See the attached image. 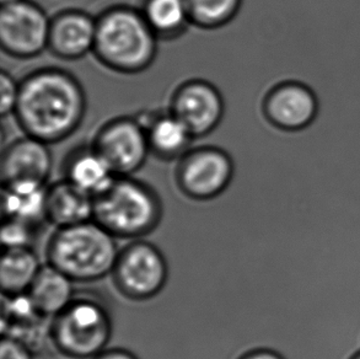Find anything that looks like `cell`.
<instances>
[{"label": "cell", "instance_id": "4316f807", "mask_svg": "<svg viewBox=\"0 0 360 359\" xmlns=\"http://www.w3.org/2000/svg\"><path fill=\"white\" fill-rule=\"evenodd\" d=\"M20 0H0V3H1V6H4V5L14 4V3H18Z\"/></svg>", "mask_w": 360, "mask_h": 359}, {"label": "cell", "instance_id": "6da1fadb", "mask_svg": "<svg viewBox=\"0 0 360 359\" xmlns=\"http://www.w3.org/2000/svg\"><path fill=\"white\" fill-rule=\"evenodd\" d=\"M86 112V96L73 74L44 68L20 82L14 116L25 136L47 144L67 139L78 130Z\"/></svg>", "mask_w": 360, "mask_h": 359}, {"label": "cell", "instance_id": "d4e9b609", "mask_svg": "<svg viewBox=\"0 0 360 359\" xmlns=\"http://www.w3.org/2000/svg\"><path fill=\"white\" fill-rule=\"evenodd\" d=\"M239 359H285L277 351L271 348H256L243 353Z\"/></svg>", "mask_w": 360, "mask_h": 359}, {"label": "cell", "instance_id": "52a82bcc", "mask_svg": "<svg viewBox=\"0 0 360 359\" xmlns=\"http://www.w3.org/2000/svg\"><path fill=\"white\" fill-rule=\"evenodd\" d=\"M234 177V163L226 151L215 146L188 151L180 158L176 184L186 197L195 201L217 199Z\"/></svg>", "mask_w": 360, "mask_h": 359}, {"label": "cell", "instance_id": "83f0119b", "mask_svg": "<svg viewBox=\"0 0 360 359\" xmlns=\"http://www.w3.org/2000/svg\"><path fill=\"white\" fill-rule=\"evenodd\" d=\"M349 359H360V350L356 351L354 355H352L351 357H349Z\"/></svg>", "mask_w": 360, "mask_h": 359}, {"label": "cell", "instance_id": "5b68a950", "mask_svg": "<svg viewBox=\"0 0 360 359\" xmlns=\"http://www.w3.org/2000/svg\"><path fill=\"white\" fill-rule=\"evenodd\" d=\"M112 336V321L108 309L98 301L74 299L58 315L52 317L49 339L69 358L91 359L108 348Z\"/></svg>", "mask_w": 360, "mask_h": 359}, {"label": "cell", "instance_id": "44dd1931", "mask_svg": "<svg viewBox=\"0 0 360 359\" xmlns=\"http://www.w3.org/2000/svg\"><path fill=\"white\" fill-rule=\"evenodd\" d=\"M191 24L214 30L229 24L239 14L243 0H186Z\"/></svg>", "mask_w": 360, "mask_h": 359}, {"label": "cell", "instance_id": "603a6c76", "mask_svg": "<svg viewBox=\"0 0 360 359\" xmlns=\"http://www.w3.org/2000/svg\"><path fill=\"white\" fill-rule=\"evenodd\" d=\"M0 113L6 117L14 115L15 108L19 101L20 83H18L11 74L3 70L0 74Z\"/></svg>", "mask_w": 360, "mask_h": 359}, {"label": "cell", "instance_id": "30bf717a", "mask_svg": "<svg viewBox=\"0 0 360 359\" xmlns=\"http://www.w3.org/2000/svg\"><path fill=\"white\" fill-rule=\"evenodd\" d=\"M170 112L185 125L193 138L208 136L224 116V101L213 84L200 79L180 85L171 99Z\"/></svg>", "mask_w": 360, "mask_h": 359}, {"label": "cell", "instance_id": "7a4b0ae2", "mask_svg": "<svg viewBox=\"0 0 360 359\" xmlns=\"http://www.w3.org/2000/svg\"><path fill=\"white\" fill-rule=\"evenodd\" d=\"M159 37L141 10L120 5L96 19L94 54L106 68L122 74L144 72L155 61Z\"/></svg>", "mask_w": 360, "mask_h": 359}, {"label": "cell", "instance_id": "ba28073f", "mask_svg": "<svg viewBox=\"0 0 360 359\" xmlns=\"http://www.w3.org/2000/svg\"><path fill=\"white\" fill-rule=\"evenodd\" d=\"M51 19L39 4L30 0L1 6V49L15 58L37 57L49 49Z\"/></svg>", "mask_w": 360, "mask_h": 359}, {"label": "cell", "instance_id": "3957f363", "mask_svg": "<svg viewBox=\"0 0 360 359\" xmlns=\"http://www.w3.org/2000/svg\"><path fill=\"white\" fill-rule=\"evenodd\" d=\"M120 250L116 238L95 220L59 228L47 244V261L72 281L103 279L111 275Z\"/></svg>", "mask_w": 360, "mask_h": 359}, {"label": "cell", "instance_id": "7c38bea8", "mask_svg": "<svg viewBox=\"0 0 360 359\" xmlns=\"http://www.w3.org/2000/svg\"><path fill=\"white\" fill-rule=\"evenodd\" d=\"M263 113L274 126L300 130L310 125L316 116V97L302 84H281L264 97Z\"/></svg>", "mask_w": 360, "mask_h": 359}, {"label": "cell", "instance_id": "484cf974", "mask_svg": "<svg viewBox=\"0 0 360 359\" xmlns=\"http://www.w3.org/2000/svg\"><path fill=\"white\" fill-rule=\"evenodd\" d=\"M94 359H138V357L133 355L131 351L123 348H106Z\"/></svg>", "mask_w": 360, "mask_h": 359}, {"label": "cell", "instance_id": "cb8c5ba5", "mask_svg": "<svg viewBox=\"0 0 360 359\" xmlns=\"http://www.w3.org/2000/svg\"><path fill=\"white\" fill-rule=\"evenodd\" d=\"M0 359H34V351L14 337L3 336L0 344Z\"/></svg>", "mask_w": 360, "mask_h": 359}, {"label": "cell", "instance_id": "2e32d148", "mask_svg": "<svg viewBox=\"0 0 360 359\" xmlns=\"http://www.w3.org/2000/svg\"><path fill=\"white\" fill-rule=\"evenodd\" d=\"M138 121L146 128L150 151L158 158L172 160L182 158L188 151L193 137L188 128L170 111L151 115L146 121Z\"/></svg>", "mask_w": 360, "mask_h": 359}, {"label": "cell", "instance_id": "4fadbf2b", "mask_svg": "<svg viewBox=\"0 0 360 359\" xmlns=\"http://www.w3.org/2000/svg\"><path fill=\"white\" fill-rule=\"evenodd\" d=\"M96 19L82 10H65L51 19L49 49L64 61H77L94 52Z\"/></svg>", "mask_w": 360, "mask_h": 359}, {"label": "cell", "instance_id": "9c48e42d", "mask_svg": "<svg viewBox=\"0 0 360 359\" xmlns=\"http://www.w3.org/2000/svg\"><path fill=\"white\" fill-rule=\"evenodd\" d=\"M93 146L116 176H131L141 170L151 153L146 128L136 118L128 117L106 123L95 137Z\"/></svg>", "mask_w": 360, "mask_h": 359}, {"label": "cell", "instance_id": "ffe728a7", "mask_svg": "<svg viewBox=\"0 0 360 359\" xmlns=\"http://www.w3.org/2000/svg\"><path fill=\"white\" fill-rule=\"evenodd\" d=\"M141 11L159 39H176L191 24L186 0H144Z\"/></svg>", "mask_w": 360, "mask_h": 359}, {"label": "cell", "instance_id": "7402d4cb", "mask_svg": "<svg viewBox=\"0 0 360 359\" xmlns=\"http://www.w3.org/2000/svg\"><path fill=\"white\" fill-rule=\"evenodd\" d=\"M34 224L21 219L4 218L1 227V243L5 248H30L36 234Z\"/></svg>", "mask_w": 360, "mask_h": 359}, {"label": "cell", "instance_id": "e0dca14e", "mask_svg": "<svg viewBox=\"0 0 360 359\" xmlns=\"http://www.w3.org/2000/svg\"><path fill=\"white\" fill-rule=\"evenodd\" d=\"M73 284L74 282L63 272L46 265L41 268L27 296L41 315L54 317L75 299Z\"/></svg>", "mask_w": 360, "mask_h": 359}, {"label": "cell", "instance_id": "8992f818", "mask_svg": "<svg viewBox=\"0 0 360 359\" xmlns=\"http://www.w3.org/2000/svg\"><path fill=\"white\" fill-rule=\"evenodd\" d=\"M111 275L124 298L149 301L166 286L169 265L160 248L146 240H136L120 250Z\"/></svg>", "mask_w": 360, "mask_h": 359}, {"label": "cell", "instance_id": "d6986e66", "mask_svg": "<svg viewBox=\"0 0 360 359\" xmlns=\"http://www.w3.org/2000/svg\"><path fill=\"white\" fill-rule=\"evenodd\" d=\"M47 184H15L3 186L4 218H16L39 225L46 220Z\"/></svg>", "mask_w": 360, "mask_h": 359}, {"label": "cell", "instance_id": "5bb4252c", "mask_svg": "<svg viewBox=\"0 0 360 359\" xmlns=\"http://www.w3.org/2000/svg\"><path fill=\"white\" fill-rule=\"evenodd\" d=\"M94 197L63 179L47 187L46 220L65 228L93 220Z\"/></svg>", "mask_w": 360, "mask_h": 359}, {"label": "cell", "instance_id": "8fae6325", "mask_svg": "<svg viewBox=\"0 0 360 359\" xmlns=\"http://www.w3.org/2000/svg\"><path fill=\"white\" fill-rule=\"evenodd\" d=\"M49 144L25 136L10 143L0 159L3 186L15 184H47L52 171Z\"/></svg>", "mask_w": 360, "mask_h": 359}, {"label": "cell", "instance_id": "ac0fdd59", "mask_svg": "<svg viewBox=\"0 0 360 359\" xmlns=\"http://www.w3.org/2000/svg\"><path fill=\"white\" fill-rule=\"evenodd\" d=\"M42 268L30 248H5L0 263V286L4 296L26 294Z\"/></svg>", "mask_w": 360, "mask_h": 359}, {"label": "cell", "instance_id": "9a60e30c", "mask_svg": "<svg viewBox=\"0 0 360 359\" xmlns=\"http://www.w3.org/2000/svg\"><path fill=\"white\" fill-rule=\"evenodd\" d=\"M116 177L108 161L93 146L70 153L64 163V179L93 197L108 189Z\"/></svg>", "mask_w": 360, "mask_h": 359}, {"label": "cell", "instance_id": "277c9868", "mask_svg": "<svg viewBox=\"0 0 360 359\" xmlns=\"http://www.w3.org/2000/svg\"><path fill=\"white\" fill-rule=\"evenodd\" d=\"M161 219L160 197L149 184L131 176H117L94 197L93 220L115 238H143L159 227Z\"/></svg>", "mask_w": 360, "mask_h": 359}]
</instances>
